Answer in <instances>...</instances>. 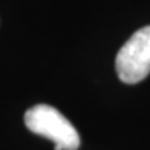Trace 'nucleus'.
Returning <instances> with one entry per match:
<instances>
[{
	"mask_svg": "<svg viewBox=\"0 0 150 150\" xmlns=\"http://www.w3.org/2000/svg\"><path fill=\"white\" fill-rule=\"evenodd\" d=\"M25 124L32 133L45 136L55 144V150H78L80 135L72 122L49 104H37L25 113Z\"/></svg>",
	"mask_w": 150,
	"mask_h": 150,
	"instance_id": "f257e3e1",
	"label": "nucleus"
},
{
	"mask_svg": "<svg viewBox=\"0 0 150 150\" xmlns=\"http://www.w3.org/2000/svg\"><path fill=\"white\" fill-rule=\"evenodd\" d=\"M118 78L136 84L150 74V26L138 29L122 45L115 60Z\"/></svg>",
	"mask_w": 150,
	"mask_h": 150,
	"instance_id": "f03ea898",
	"label": "nucleus"
}]
</instances>
